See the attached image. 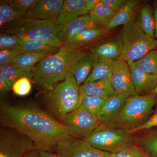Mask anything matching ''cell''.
<instances>
[{
  "label": "cell",
  "instance_id": "6da1fadb",
  "mask_svg": "<svg viewBox=\"0 0 157 157\" xmlns=\"http://www.w3.org/2000/svg\"><path fill=\"white\" fill-rule=\"evenodd\" d=\"M0 119L3 127L25 135L40 151H50L61 141L73 137L63 124L33 104L1 103Z\"/></svg>",
  "mask_w": 157,
  "mask_h": 157
},
{
  "label": "cell",
  "instance_id": "7a4b0ae2",
  "mask_svg": "<svg viewBox=\"0 0 157 157\" xmlns=\"http://www.w3.org/2000/svg\"><path fill=\"white\" fill-rule=\"evenodd\" d=\"M80 48L63 45L56 53L42 59L36 67L33 82L42 90H52L60 81H63L76 62L86 55Z\"/></svg>",
  "mask_w": 157,
  "mask_h": 157
},
{
  "label": "cell",
  "instance_id": "3957f363",
  "mask_svg": "<svg viewBox=\"0 0 157 157\" xmlns=\"http://www.w3.org/2000/svg\"><path fill=\"white\" fill-rule=\"evenodd\" d=\"M63 26L58 25L53 21L25 17L1 29V34L39 40L59 47L62 46V43L58 35Z\"/></svg>",
  "mask_w": 157,
  "mask_h": 157
},
{
  "label": "cell",
  "instance_id": "277c9868",
  "mask_svg": "<svg viewBox=\"0 0 157 157\" xmlns=\"http://www.w3.org/2000/svg\"><path fill=\"white\" fill-rule=\"evenodd\" d=\"M47 106L55 115L61 118L81 106L79 86L70 73L65 80L45 94Z\"/></svg>",
  "mask_w": 157,
  "mask_h": 157
},
{
  "label": "cell",
  "instance_id": "5b68a950",
  "mask_svg": "<svg viewBox=\"0 0 157 157\" xmlns=\"http://www.w3.org/2000/svg\"><path fill=\"white\" fill-rule=\"evenodd\" d=\"M157 103V96L152 94L130 96L118 117L109 126L130 132L147 120Z\"/></svg>",
  "mask_w": 157,
  "mask_h": 157
},
{
  "label": "cell",
  "instance_id": "8992f818",
  "mask_svg": "<svg viewBox=\"0 0 157 157\" xmlns=\"http://www.w3.org/2000/svg\"><path fill=\"white\" fill-rule=\"evenodd\" d=\"M123 49L121 59L136 62L157 48V39L146 35L136 21L124 26L122 33Z\"/></svg>",
  "mask_w": 157,
  "mask_h": 157
},
{
  "label": "cell",
  "instance_id": "52a82bcc",
  "mask_svg": "<svg viewBox=\"0 0 157 157\" xmlns=\"http://www.w3.org/2000/svg\"><path fill=\"white\" fill-rule=\"evenodd\" d=\"M135 140L132 134L128 131L114 128L101 123L85 140L94 147L111 154L133 145Z\"/></svg>",
  "mask_w": 157,
  "mask_h": 157
},
{
  "label": "cell",
  "instance_id": "ba28073f",
  "mask_svg": "<svg viewBox=\"0 0 157 157\" xmlns=\"http://www.w3.org/2000/svg\"><path fill=\"white\" fill-rule=\"evenodd\" d=\"M61 120L73 137L83 140L88 138L101 123L98 116L88 112L81 106Z\"/></svg>",
  "mask_w": 157,
  "mask_h": 157
},
{
  "label": "cell",
  "instance_id": "9c48e42d",
  "mask_svg": "<svg viewBox=\"0 0 157 157\" xmlns=\"http://www.w3.org/2000/svg\"><path fill=\"white\" fill-rule=\"evenodd\" d=\"M9 129L1 131L0 157H25L36 148L33 142L28 137Z\"/></svg>",
  "mask_w": 157,
  "mask_h": 157
},
{
  "label": "cell",
  "instance_id": "30bf717a",
  "mask_svg": "<svg viewBox=\"0 0 157 157\" xmlns=\"http://www.w3.org/2000/svg\"><path fill=\"white\" fill-rule=\"evenodd\" d=\"M62 157H110V154L94 147L86 140L73 138L61 141L54 149Z\"/></svg>",
  "mask_w": 157,
  "mask_h": 157
},
{
  "label": "cell",
  "instance_id": "8fae6325",
  "mask_svg": "<svg viewBox=\"0 0 157 157\" xmlns=\"http://www.w3.org/2000/svg\"><path fill=\"white\" fill-rule=\"evenodd\" d=\"M110 82L117 94L128 97L136 95L130 67L123 59L113 62Z\"/></svg>",
  "mask_w": 157,
  "mask_h": 157
},
{
  "label": "cell",
  "instance_id": "7c38bea8",
  "mask_svg": "<svg viewBox=\"0 0 157 157\" xmlns=\"http://www.w3.org/2000/svg\"><path fill=\"white\" fill-rule=\"evenodd\" d=\"M132 73L135 92L137 95L151 94L157 84V76L152 75L141 70L135 62H127Z\"/></svg>",
  "mask_w": 157,
  "mask_h": 157
},
{
  "label": "cell",
  "instance_id": "4fadbf2b",
  "mask_svg": "<svg viewBox=\"0 0 157 157\" xmlns=\"http://www.w3.org/2000/svg\"><path fill=\"white\" fill-rule=\"evenodd\" d=\"M123 49L122 34L90 48L98 59L113 62L121 58Z\"/></svg>",
  "mask_w": 157,
  "mask_h": 157
},
{
  "label": "cell",
  "instance_id": "5bb4252c",
  "mask_svg": "<svg viewBox=\"0 0 157 157\" xmlns=\"http://www.w3.org/2000/svg\"><path fill=\"white\" fill-rule=\"evenodd\" d=\"M128 97L116 94L107 99L98 116L101 123L110 126L122 111Z\"/></svg>",
  "mask_w": 157,
  "mask_h": 157
},
{
  "label": "cell",
  "instance_id": "9a60e30c",
  "mask_svg": "<svg viewBox=\"0 0 157 157\" xmlns=\"http://www.w3.org/2000/svg\"><path fill=\"white\" fill-rule=\"evenodd\" d=\"M99 24V21L90 14L82 15L64 25L58 36L62 43L82 31L98 28Z\"/></svg>",
  "mask_w": 157,
  "mask_h": 157
},
{
  "label": "cell",
  "instance_id": "2e32d148",
  "mask_svg": "<svg viewBox=\"0 0 157 157\" xmlns=\"http://www.w3.org/2000/svg\"><path fill=\"white\" fill-rule=\"evenodd\" d=\"M90 11L86 0H66L55 23L58 25H64L76 19L78 16L86 15Z\"/></svg>",
  "mask_w": 157,
  "mask_h": 157
},
{
  "label": "cell",
  "instance_id": "e0dca14e",
  "mask_svg": "<svg viewBox=\"0 0 157 157\" xmlns=\"http://www.w3.org/2000/svg\"><path fill=\"white\" fill-rule=\"evenodd\" d=\"M64 1L37 0L31 9V17L55 22Z\"/></svg>",
  "mask_w": 157,
  "mask_h": 157
},
{
  "label": "cell",
  "instance_id": "ac0fdd59",
  "mask_svg": "<svg viewBox=\"0 0 157 157\" xmlns=\"http://www.w3.org/2000/svg\"><path fill=\"white\" fill-rule=\"evenodd\" d=\"M140 3V1L137 0L127 1L105 26L107 32L112 30L119 26H125L135 21Z\"/></svg>",
  "mask_w": 157,
  "mask_h": 157
},
{
  "label": "cell",
  "instance_id": "d6986e66",
  "mask_svg": "<svg viewBox=\"0 0 157 157\" xmlns=\"http://www.w3.org/2000/svg\"><path fill=\"white\" fill-rule=\"evenodd\" d=\"M81 95L94 96L108 99L116 94L110 82V78L84 83L79 87Z\"/></svg>",
  "mask_w": 157,
  "mask_h": 157
},
{
  "label": "cell",
  "instance_id": "ffe728a7",
  "mask_svg": "<svg viewBox=\"0 0 157 157\" xmlns=\"http://www.w3.org/2000/svg\"><path fill=\"white\" fill-rule=\"evenodd\" d=\"M53 52L42 51L21 54L14 59L10 64L15 67L34 73L36 70L35 67L36 64Z\"/></svg>",
  "mask_w": 157,
  "mask_h": 157
},
{
  "label": "cell",
  "instance_id": "44dd1931",
  "mask_svg": "<svg viewBox=\"0 0 157 157\" xmlns=\"http://www.w3.org/2000/svg\"><path fill=\"white\" fill-rule=\"evenodd\" d=\"M97 59L92 54H87L78 60L73 66L70 73L74 76L79 87L89 76L93 64Z\"/></svg>",
  "mask_w": 157,
  "mask_h": 157
},
{
  "label": "cell",
  "instance_id": "7402d4cb",
  "mask_svg": "<svg viewBox=\"0 0 157 157\" xmlns=\"http://www.w3.org/2000/svg\"><path fill=\"white\" fill-rule=\"evenodd\" d=\"M106 30V29L99 27L85 29L63 42L62 45H68L74 48H79L82 45L100 39L105 33Z\"/></svg>",
  "mask_w": 157,
  "mask_h": 157
},
{
  "label": "cell",
  "instance_id": "603a6c76",
  "mask_svg": "<svg viewBox=\"0 0 157 157\" xmlns=\"http://www.w3.org/2000/svg\"><path fill=\"white\" fill-rule=\"evenodd\" d=\"M138 17L136 20L141 29L147 36L155 37V22L152 7L148 3H144L138 7Z\"/></svg>",
  "mask_w": 157,
  "mask_h": 157
},
{
  "label": "cell",
  "instance_id": "cb8c5ba5",
  "mask_svg": "<svg viewBox=\"0 0 157 157\" xmlns=\"http://www.w3.org/2000/svg\"><path fill=\"white\" fill-rule=\"evenodd\" d=\"M112 63L103 59H97L94 62L91 72L84 83L110 78L112 71Z\"/></svg>",
  "mask_w": 157,
  "mask_h": 157
},
{
  "label": "cell",
  "instance_id": "d4e9b609",
  "mask_svg": "<svg viewBox=\"0 0 157 157\" xmlns=\"http://www.w3.org/2000/svg\"><path fill=\"white\" fill-rule=\"evenodd\" d=\"M135 143L151 157H157V128L135 138Z\"/></svg>",
  "mask_w": 157,
  "mask_h": 157
},
{
  "label": "cell",
  "instance_id": "484cf974",
  "mask_svg": "<svg viewBox=\"0 0 157 157\" xmlns=\"http://www.w3.org/2000/svg\"><path fill=\"white\" fill-rule=\"evenodd\" d=\"M34 73L15 67L10 64L0 67V76L6 79L10 86H12L15 82L23 77H26L29 79L33 78Z\"/></svg>",
  "mask_w": 157,
  "mask_h": 157
},
{
  "label": "cell",
  "instance_id": "4316f807",
  "mask_svg": "<svg viewBox=\"0 0 157 157\" xmlns=\"http://www.w3.org/2000/svg\"><path fill=\"white\" fill-rule=\"evenodd\" d=\"M24 16L13 9L8 2V0L1 1L0 2V27H6Z\"/></svg>",
  "mask_w": 157,
  "mask_h": 157
},
{
  "label": "cell",
  "instance_id": "83f0119b",
  "mask_svg": "<svg viewBox=\"0 0 157 157\" xmlns=\"http://www.w3.org/2000/svg\"><path fill=\"white\" fill-rule=\"evenodd\" d=\"M19 37L22 41L21 47L24 53L42 51L54 52L59 48L56 45L43 41L29 40L23 37Z\"/></svg>",
  "mask_w": 157,
  "mask_h": 157
},
{
  "label": "cell",
  "instance_id": "f1b7e54d",
  "mask_svg": "<svg viewBox=\"0 0 157 157\" xmlns=\"http://www.w3.org/2000/svg\"><path fill=\"white\" fill-rule=\"evenodd\" d=\"M90 15L95 18L100 24L105 26L114 17L116 12L107 5L100 2L90 11Z\"/></svg>",
  "mask_w": 157,
  "mask_h": 157
},
{
  "label": "cell",
  "instance_id": "f546056e",
  "mask_svg": "<svg viewBox=\"0 0 157 157\" xmlns=\"http://www.w3.org/2000/svg\"><path fill=\"white\" fill-rule=\"evenodd\" d=\"M135 63L144 72L157 76V48L150 52Z\"/></svg>",
  "mask_w": 157,
  "mask_h": 157
},
{
  "label": "cell",
  "instance_id": "4dcf8cb0",
  "mask_svg": "<svg viewBox=\"0 0 157 157\" xmlns=\"http://www.w3.org/2000/svg\"><path fill=\"white\" fill-rule=\"evenodd\" d=\"M81 106L88 112L98 115L107 99L81 95Z\"/></svg>",
  "mask_w": 157,
  "mask_h": 157
},
{
  "label": "cell",
  "instance_id": "1f68e13d",
  "mask_svg": "<svg viewBox=\"0 0 157 157\" xmlns=\"http://www.w3.org/2000/svg\"><path fill=\"white\" fill-rule=\"evenodd\" d=\"M36 0H8L10 6L25 17H31V9Z\"/></svg>",
  "mask_w": 157,
  "mask_h": 157
},
{
  "label": "cell",
  "instance_id": "d6a6232c",
  "mask_svg": "<svg viewBox=\"0 0 157 157\" xmlns=\"http://www.w3.org/2000/svg\"><path fill=\"white\" fill-rule=\"evenodd\" d=\"M22 41L19 37L15 35H0V49H12L21 46Z\"/></svg>",
  "mask_w": 157,
  "mask_h": 157
},
{
  "label": "cell",
  "instance_id": "836d02e7",
  "mask_svg": "<svg viewBox=\"0 0 157 157\" xmlns=\"http://www.w3.org/2000/svg\"><path fill=\"white\" fill-rule=\"evenodd\" d=\"M24 53L21 46L12 49L0 51V67L10 64L20 55Z\"/></svg>",
  "mask_w": 157,
  "mask_h": 157
},
{
  "label": "cell",
  "instance_id": "e575fe53",
  "mask_svg": "<svg viewBox=\"0 0 157 157\" xmlns=\"http://www.w3.org/2000/svg\"><path fill=\"white\" fill-rule=\"evenodd\" d=\"M32 89V84L29 78L23 77L17 80L12 85L14 94L19 96L28 94Z\"/></svg>",
  "mask_w": 157,
  "mask_h": 157
},
{
  "label": "cell",
  "instance_id": "d590c367",
  "mask_svg": "<svg viewBox=\"0 0 157 157\" xmlns=\"http://www.w3.org/2000/svg\"><path fill=\"white\" fill-rule=\"evenodd\" d=\"M110 157H145V155L139 147L132 145L127 147L117 152L110 155Z\"/></svg>",
  "mask_w": 157,
  "mask_h": 157
},
{
  "label": "cell",
  "instance_id": "8d00e7d4",
  "mask_svg": "<svg viewBox=\"0 0 157 157\" xmlns=\"http://www.w3.org/2000/svg\"><path fill=\"white\" fill-rule=\"evenodd\" d=\"M157 128V110L140 127L134 129L129 133L133 134L136 132H139L143 130H149L152 128Z\"/></svg>",
  "mask_w": 157,
  "mask_h": 157
},
{
  "label": "cell",
  "instance_id": "74e56055",
  "mask_svg": "<svg viewBox=\"0 0 157 157\" xmlns=\"http://www.w3.org/2000/svg\"><path fill=\"white\" fill-rule=\"evenodd\" d=\"M127 1V0H101V2L107 5L116 12L118 11Z\"/></svg>",
  "mask_w": 157,
  "mask_h": 157
},
{
  "label": "cell",
  "instance_id": "f35d334b",
  "mask_svg": "<svg viewBox=\"0 0 157 157\" xmlns=\"http://www.w3.org/2000/svg\"><path fill=\"white\" fill-rule=\"evenodd\" d=\"M11 86L2 76H0V94L2 97L10 90Z\"/></svg>",
  "mask_w": 157,
  "mask_h": 157
},
{
  "label": "cell",
  "instance_id": "ab89813d",
  "mask_svg": "<svg viewBox=\"0 0 157 157\" xmlns=\"http://www.w3.org/2000/svg\"><path fill=\"white\" fill-rule=\"evenodd\" d=\"M153 10L154 15L155 22V38L157 39V0L153 2L151 5Z\"/></svg>",
  "mask_w": 157,
  "mask_h": 157
},
{
  "label": "cell",
  "instance_id": "60d3db41",
  "mask_svg": "<svg viewBox=\"0 0 157 157\" xmlns=\"http://www.w3.org/2000/svg\"><path fill=\"white\" fill-rule=\"evenodd\" d=\"M40 152L41 157H62L57 154L52 153L50 151H41Z\"/></svg>",
  "mask_w": 157,
  "mask_h": 157
},
{
  "label": "cell",
  "instance_id": "b9f144b4",
  "mask_svg": "<svg viewBox=\"0 0 157 157\" xmlns=\"http://www.w3.org/2000/svg\"><path fill=\"white\" fill-rule=\"evenodd\" d=\"M100 0H86V5L90 11L100 2Z\"/></svg>",
  "mask_w": 157,
  "mask_h": 157
},
{
  "label": "cell",
  "instance_id": "7bdbcfd3",
  "mask_svg": "<svg viewBox=\"0 0 157 157\" xmlns=\"http://www.w3.org/2000/svg\"><path fill=\"white\" fill-rule=\"evenodd\" d=\"M25 157H41L40 151L35 148L29 152Z\"/></svg>",
  "mask_w": 157,
  "mask_h": 157
},
{
  "label": "cell",
  "instance_id": "ee69618b",
  "mask_svg": "<svg viewBox=\"0 0 157 157\" xmlns=\"http://www.w3.org/2000/svg\"><path fill=\"white\" fill-rule=\"evenodd\" d=\"M151 94H152L154 95H155L156 96H157V85L155 87V88L154 89V90L152 91Z\"/></svg>",
  "mask_w": 157,
  "mask_h": 157
},
{
  "label": "cell",
  "instance_id": "f6af8a7d",
  "mask_svg": "<svg viewBox=\"0 0 157 157\" xmlns=\"http://www.w3.org/2000/svg\"></svg>",
  "mask_w": 157,
  "mask_h": 157
}]
</instances>
